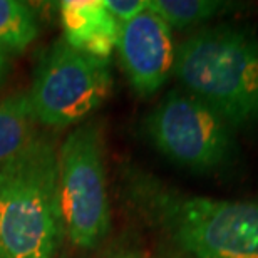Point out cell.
<instances>
[{"label":"cell","instance_id":"5bb4252c","mask_svg":"<svg viewBox=\"0 0 258 258\" xmlns=\"http://www.w3.org/2000/svg\"><path fill=\"white\" fill-rule=\"evenodd\" d=\"M0 258H4V256H2V248H0Z\"/></svg>","mask_w":258,"mask_h":258},{"label":"cell","instance_id":"5b68a950","mask_svg":"<svg viewBox=\"0 0 258 258\" xmlns=\"http://www.w3.org/2000/svg\"><path fill=\"white\" fill-rule=\"evenodd\" d=\"M146 131L158 151L193 171H210L230 159V126L189 92L169 91L149 112Z\"/></svg>","mask_w":258,"mask_h":258},{"label":"cell","instance_id":"9c48e42d","mask_svg":"<svg viewBox=\"0 0 258 258\" xmlns=\"http://www.w3.org/2000/svg\"><path fill=\"white\" fill-rule=\"evenodd\" d=\"M35 117L29 92H15L0 101V163L7 161L35 138Z\"/></svg>","mask_w":258,"mask_h":258},{"label":"cell","instance_id":"52a82bcc","mask_svg":"<svg viewBox=\"0 0 258 258\" xmlns=\"http://www.w3.org/2000/svg\"><path fill=\"white\" fill-rule=\"evenodd\" d=\"M116 49L122 71L138 94H154L171 76L176 54L171 29L149 9L121 25Z\"/></svg>","mask_w":258,"mask_h":258},{"label":"cell","instance_id":"8992f818","mask_svg":"<svg viewBox=\"0 0 258 258\" xmlns=\"http://www.w3.org/2000/svg\"><path fill=\"white\" fill-rule=\"evenodd\" d=\"M171 226L196 258H258V201L188 198L171 211Z\"/></svg>","mask_w":258,"mask_h":258},{"label":"cell","instance_id":"ba28073f","mask_svg":"<svg viewBox=\"0 0 258 258\" xmlns=\"http://www.w3.org/2000/svg\"><path fill=\"white\" fill-rule=\"evenodd\" d=\"M64 40L81 52L107 60L119 37L121 24L107 12L102 0L60 2Z\"/></svg>","mask_w":258,"mask_h":258},{"label":"cell","instance_id":"7c38bea8","mask_svg":"<svg viewBox=\"0 0 258 258\" xmlns=\"http://www.w3.org/2000/svg\"><path fill=\"white\" fill-rule=\"evenodd\" d=\"M102 4L121 25L148 9V0H102Z\"/></svg>","mask_w":258,"mask_h":258},{"label":"cell","instance_id":"9a60e30c","mask_svg":"<svg viewBox=\"0 0 258 258\" xmlns=\"http://www.w3.org/2000/svg\"><path fill=\"white\" fill-rule=\"evenodd\" d=\"M122 258H136V256H122Z\"/></svg>","mask_w":258,"mask_h":258},{"label":"cell","instance_id":"4fadbf2b","mask_svg":"<svg viewBox=\"0 0 258 258\" xmlns=\"http://www.w3.org/2000/svg\"><path fill=\"white\" fill-rule=\"evenodd\" d=\"M7 69H9L7 54L0 50V84H2L4 79H5V76H7Z\"/></svg>","mask_w":258,"mask_h":258},{"label":"cell","instance_id":"8fae6325","mask_svg":"<svg viewBox=\"0 0 258 258\" xmlns=\"http://www.w3.org/2000/svg\"><path fill=\"white\" fill-rule=\"evenodd\" d=\"M148 9L161 17L169 29H186L223 12L228 4L215 0H151Z\"/></svg>","mask_w":258,"mask_h":258},{"label":"cell","instance_id":"277c9868","mask_svg":"<svg viewBox=\"0 0 258 258\" xmlns=\"http://www.w3.org/2000/svg\"><path fill=\"white\" fill-rule=\"evenodd\" d=\"M111 86L107 60L81 52L59 39L40 60L29 97L37 121L64 127L96 111L109 96Z\"/></svg>","mask_w":258,"mask_h":258},{"label":"cell","instance_id":"6da1fadb","mask_svg":"<svg viewBox=\"0 0 258 258\" xmlns=\"http://www.w3.org/2000/svg\"><path fill=\"white\" fill-rule=\"evenodd\" d=\"M59 151L35 136L0 163V248L4 258H52L64 240Z\"/></svg>","mask_w":258,"mask_h":258},{"label":"cell","instance_id":"3957f363","mask_svg":"<svg viewBox=\"0 0 258 258\" xmlns=\"http://www.w3.org/2000/svg\"><path fill=\"white\" fill-rule=\"evenodd\" d=\"M59 195L64 231L72 243L91 250L109 233L102 138L96 124H82L59 149Z\"/></svg>","mask_w":258,"mask_h":258},{"label":"cell","instance_id":"7a4b0ae2","mask_svg":"<svg viewBox=\"0 0 258 258\" xmlns=\"http://www.w3.org/2000/svg\"><path fill=\"white\" fill-rule=\"evenodd\" d=\"M173 72L186 91L230 127L258 124V37L216 25L189 35L174 54Z\"/></svg>","mask_w":258,"mask_h":258},{"label":"cell","instance_id":"30bf717a","mask_svg":"<svg viewBox=\"0 0 258 258\" xmlns=\"http://www.w3.org/2000/svg\"><path fill=\"white\" fill-rule=\"evenodd\" d=\"M39 34L37 19L27 4L0 0V50L22 52Z\"/></svg>","mask_w":258,"mask_h":258}]
</instances>
